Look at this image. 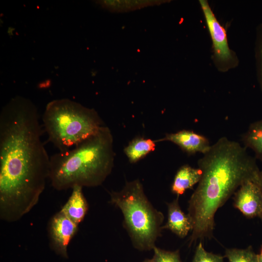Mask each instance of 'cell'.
I'll list each match as a JSON object with an SVG mask.
<instances>
[{
    "instance_id": "52a82bcc",
    "label": "cell",
    "mask_w": 262,
    "mask_h": 262,
    "mask_svg": "<svg viewBox=\"0 0 262 262\" xmlns=\"http://www.w3.org/2000/svg\"><path fill=\"white\" fill-rule=\"evenodd\" d=\"M234 206L246 217H262V191L254 180L242 184L234 194Z\"/></svg>"
},
{
    "instance_id": "7a4b0ae2",
    "label": "cell",
    "mask_w": 262,
    "mask_h": 262,
    "mask_svg": "<svg viewBox=\"0 0 262 262\" xmlns=\"http://www.w3.org/2000/svg\"><path fill=\"white\" fill-rule=\"evenodd\" d=\"M197 164L201 177L188 201L187 214L193 224L191 244L213 237L217 211L260 171L245 147L226 137L212 145Z\"/></svg>"
},
{
    "instance_id": "3957f363",
    "label": "cell",
    "mask_w": 262,
    "mask_h": 262,
    "mask_svg": "<svg viewBox=\"0 0 262 262\" xmlns=\"http://www.w3.org/2000/svg\"><path fill=\"white\" fill-rule=\"evenodd\" d=\"M115 156L111 131L103 125L74 147L50 156L49 179L58 191L99 186L111 174Z\"/></svg>"
},
{
    "instance_id": "30bf717a",
    "label": "cell",
    "mask_w": 262,
    "mask_h": 262,
    "mask_svg": "<svg viewBox=\"0 0 262 262\" xmlns=\"http://www.w3.org/2000/svg\"><path fill=\"white\" fill-rule=\"evenodd\" d=\"M167 221L162 229H168L180 238H184L193 229L192 220L181 209L179 196L167 203Z\"/></svg>"
},
{
    "instance_id": "9c48e42d",
    "label": "cell",
    "mask_w": 262,
    "mask_h": 262,
    "mask_svg": "<svg viewBox=\"0 0 262 262\" xmlns=\"http://www.w3.org/2000/svg\"><path fill=\"white\" fill-rule=\"evenodd\" d=\"M165 141L177 145L190 154L197 152L204 154L209 150L212 146L209 140L204 136L186 130L167 133L163 138L155 141L156 143Z\"/></svg>"
},
{
    "instance_id": "5b68a950",
    "label": "cell",
    "mask_w": 262,
    "mask_h": 262,
    "mask_svg": "<svg viewBox=\"0 0 262 262\" xmlns=\"http://www.w3.org/2000/svg\"><path fill=\"white\" fill-rule=\"evenodd\" d=\"M111 204L120 209L133 246L153 249L161 235L164 216L148 200L139 180L127 182L122 190L110 193Z\"/></svg>"
},
{
    "instance_id": "d6986e66",
    "label": "cell",
    "mask_w": 262,
    "mask_h": 262,
    "mask_svg": "<svg viewBox=\"0 0 262 262\" xmlns=\"http://www.w3.org/2000/svg\"><path fill=\"white\" fill-rule=\"evenodd\" d=\"M255 180L259 185L262 191V171H260L259 172L257 177L255 178ZM261 219L262 220V217L261 218Z\"/></svg>"
},
{
    "instance_id": "ba28073f",
    "label": "cell",
    "mask_w": 262,
    "mask_h": 262,
    "mask_svg": "<svg viewBox=\"0 0 262 262\" xmlns=\"http://www.w3.org/2000/svg\"><path fill=\"white\" fill-rule=\"evenodd\" d=\"M213 44L214 54L219 62L228 64L233 60V54L227 41L225 29L216 18L208 2L199 0Z\"/></svg>"
},
{
    "instance_id": "8992f818",
    "label": "cell",
    "mask_w": 262,
    "mask_h": 262,
    "mask_svg": "<svg viewBox=\"0 0 262 262\" xmlns=\"http://www.w3.org/2000/svg\"><path fill=\"white\" fill-rule=\"evenodd\" d=\"M78 225L61 211L51 218L48 225L49 243L56 253L64 258L68 257L67 246L77 232Z\"/></svg>"
},
{
    "instance_id": "ffe728a7",
    "label": "cell",
    "mask_w": 262,
    "mask_h": 262,
    "mask_svg": "<svg viewBox=\"0 0 262 262\" xmlns=\"http://www.w3.org/2000/svg\"><path fill=\"white\" fill-rule=\"evenodd\" d=\"M258 262H262V247L259 254H258Z\"/></svg>"
},
{
    "instance_id": "9a60e30c",
    "label": "cell",
    "mask_w": 262,
    "mask_h": 262,
    "mask_svg": "<svg viewBox=\"0 0 262 262\" xmlns=\"http://www.w3.org/2000/svg\"><path fill=\"white\" fill-rule=\"evenodd\" d=\"M242 139L245 147L251 149L262 161V119L251 123Z\"/></svg>"
},
{
    "instance_id": "ac0fdd59",
    "label": "cell",
    "mask_w": 262,
    "mask_h": 262,
    "mask_svg": "<svg viewBox=\"0 0 262 262\" xmlns=\"http://www.w3.org/2000/svg\"><path fill=\"white\" fill-rule=\"evenodd\" d=\"M153 249L154 255L151 259L152 262H181L178 251H165L156 246Z\"/></svg>"
},
{
    "instance_id": "44dd1931",
    "label": "cell",
    "mask_w": 262,
    "mask_h": 262,
    "mask_svg": "<svg viewBox=\"0 0 262 262\" xmlns=\"http://www.w3.org/2000/svg\"><path fill=\"white\" fill-rule=\"evenodd\" d=\"M261 71H262V44L261 49Z\"/></svg>"
},
{
    "instance_id": "5bb4252c",
    "label": "cell",
    "mask_w": 262,
    "mask_h": 262,
    "mask_svg": "<svg viewBox=\"0 0 262 262\" xmlns=\"http://www.w3.org/2000/svg\"><path fill=\"white\" fill-rule=\"evenodd\" d=\"M165 2V0H99L96 2L111 12H126Z\"/></svg>"
},
{
    "instance_id": "8fae6325",
    "label": "cell",
    "mask_w": 262,
    "mask_h": 262,
    "mask_svg": "<svg viewBox=\"0 0 262 262\" xmlns=\"http://www.w3.org/2000/svg\"><path fill=\"white\" fill-rule=\"evenodd\" d=\"M82 187L75 186L68 200L60 211L76 224L79 225L84 219L88 205L82 192Z\"/></svg>"
},
{
    "instance_id": "4fadbf2b",
    "label": "cell",
    "mask_w": 262,
    "mask_h": 262,
    "mask_svg": "<svg viewBox=\"0 0 262 262\" xmlns=\"http://www.w3.org/2000/svg\"><path fill=\"white\" fill-rule=\"evenodd\" d=\"M155 141L142 137L132 140L126 147L124 151L131 163H135L142 159L150 152L154 150Z\"/></svg>"
},
{
    "instance_id": "277c9868",
    "label": "cell",
    "mask_w": 262,
    "mask_h": 262,
    "mask_svg": "<svg viewBox=\"0 0 262 262\" xmlns=\"http://www.w3.org/2000/svg\"><path fill=\"white\" fill-rule=\"evenodd\" d=\"M42 123L48 141L59 152L74 147L103 126L95 110L67 98L49 102L43 115Z\"/></svg>"
},
{
    "instance_id": "e0dca14e",
    "label": "cell",
    "mask_w": 262,
    "mask_h": 262,
    "mask_svg": "<svg viewBox=\"0 0 262 262\" xmlns=\"http://www.w3.org/2000/svg\"><path fill=\"white\" fill-rule=\"evenodd\" d=\"M192 262H224L222 256L207 251L203 247L202 241H199Z\"/></svg>"
},
{
    "instance_id": "2e32d148",
    "label": "cell",
    "mask_w": 262,
    "mask_h": 262,
    "mask_svg": "<svg viewBox=\"0 0 262 262\" xmlns=\"http://www.w3.org/2000/svg\"><path fill=\"white\" fill-rule=\"evenodd\" d=\"M225 257L228 262H258V254L251 246L246 249H227Z\"/></svg>"
},
{
    "instance_id": "7402d4cb",
    "label": "cell",
    "mask_w": 262,
    "mask_h": 262,
    "mask_svg": "<svg viewBox=\"0 0 262 262\" xmlns=\"http://www.w3.org/2000/svg\"><path fill=\"white\" fill-rule=\"evenodd\" d=\"M143 262H152L151 259H150V260H146L145 261H144Z\"/></svg>"
},
{
    "instance_id": "6da1fadb",
    "label": "cell",
    "mask_w": 262,
    "mask_h": 262,
    "mask_svg": "<svg viewBox=\"0 0 262 262\" xmlns=\"http://www.w3.org/2000/svg\"><path fill=\"white\" fill-rule=\"evenodd\" d=\"M36 106L21 96L0 114V218L19 220L38 203L49 173L50 157Z\"/></svg>"
},
{
    "instance_id": "7c38bea8",
    "label": "cell",
    "mask_w": 262,
    "mask_h": 262,
    "mask_svg": "<svg viewBox=\"0 0 262 262\" xmlns=\"http://www.w3.org/2000/svg\"><path fill=\"white\" fill-rule=\"evenodd\" d=\"M201 171L189 165L181 166L177 171L171 186V191L179 196L189 189L198 183L201 177Z\"/></svg>"
}]
</instances>
